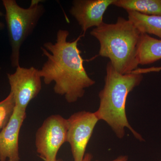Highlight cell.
<instances>
[{
	"label": "cell",
	"instance_id": "12",
	"mask_svg": "<svg viewBox=\"0 0 161 161\" xmlns=\"http://www.w3.org/2000/svg\"><path fill=\"white\" fill-rule=\"evenodd\" d=\"M112 5L127 11L149 15H161V0H115Z\"/></svg>",
	"mask_w": 161,
	"mask_h": 161
},
{
	"label": "cell",
	"instance_id": "13",
	"mask_svg": "<svg viewBox=\"0 0 161 161\" xmlns=\"http://www.w3.org/2000/svg\"><path fill=\"white\" fill-rule=\"evenodd\" d=\"M15 106V103L13 95L10 92L6 98L0 102V132L9 122Z\"/></svg>",
	"mask_w": 161,
	"mask_h": 161
},
{
	"label": "cell",
	"instance_id": "3",
	"mask_svg": "<svg viewBox=\"0 0 161 161\" xmlns=\"http://www.w3.org/2000/svg\"><path fill=\"white\" fill-rule=\"evenodd\" d=\"M100 44L99 56L109 58L121 75L136 70L137 47L142 33L129 20L119 17L115 23H104L91 32Z\"/></svg>",
	"mask_w": 161,
	"mask_h": 161
},
{
	"label": "cell",
	"instance_id": "9",
	"mask_svg": "<svg viewBox=\"0 0 161 161\" xmlns=\"http://www.w3.org/2000/svg\"><path fill=\"white\" fill-rule=\"evenodd\" d=\"M26 117V110L15 106L9 122L0 132V161H19V134Z\"/></svg>",
	"mask_w": 161,
	"mask_h": 161
},
{
	"label": "cell",
	"instance_id": "6",
	"mask_svg": "<svg viewBox=\"0 0 161 161\" xmlns=\"http://www.w3.org/2000/svg\"><path fill=\"white\" fill-rule=\"evenodd\" d=\"M99 121L95 112L80 111L68 119L67 142L69 144L74 161H81L87 144Z\"/></svg>",
	"mask_w": 161,
	"mask_h": 161
},
{
	"label": "cell",
	"instance_id": "5",
	"mask_svg": "<svg viewBox=\"0 0 161 161\" xmlns=\"http://www.w3.org/2000/svg\"><path fill=\"white\" fill-rule=\"evenodd\" d=\"M67 119L60 115H51L43 121L36 134V147L44 161H57L58 151L67 142Z\"/></svg>",
	"mask_w": 161,
	"mask_h": 161
},
{
	"label": "cell",
	"instance_id": "7",
	"mask_svg": "<svg viewBox=\"0 0 161 161\" xmlns=\"http://www.w3.org/2000/svg\"><path fill=\"white\" fill-rule=\"evenodd\" d=\"M15 106L26 110L30 102L36 98L42 89L41 78L39 69L19 66L14 74H7Z\"/></svg>",
	"mask_w": 161,
	"mask_h": 161
},
{
	"label": "cell",
	"instance_id": "1",
	"mask_svg": "<svg viewBox=\"0 0 161 161\" xmlns=\"http://www.w3.org/2000/svg\"><path fill=\"white\" fill-rule=\"evenodd\" d=\"M69 34L66 30H59L54 43L43 44L41 50L47 60L39 72L45 85L54 82L55 93L64 96L68 103H74L83 97L86 89L95 81L88 75L78 47V41L83 36L68 41Z\"/></svg>",
	"mask_w": 161,
	"mask_h": 161
},
{
	"label": "cell",
	"instance_id": "4",
	"mask_svg": "<svg viewBox=\"0 0 161 161\" xmlns=\"http://www.w3.org/2000/svg\"><path fill=\"white\" fill-rule=\"evenodd\" d=\"M39 1H32L29 8H24L15 0H3L6 10V21L11 47V66L19 65L20 49L26 39L32 33L45 8Z\"/></svg>",
	"mask_w": 161,
	"mask_h": 161
},
{
	"label": "cell",
	"instance_id": "2",
	"mask_svg": "<svg viewBox=\"0 0 161 161\" xmlns=\"http://www.w3.org/2000/svg\"><path fill=\"white\" fill-rule=\"evenodd\" d=\"M143 79L140 70L121 75L109 62L107 64L106 75L103 88L99 92V108L95 112L98 120L104 121L117 137L123 138L125 129L130 130L138 140L144 141L141 134L136 131L129 123L126 113V103L128 95Z\"/></svg>",
	"mask_w": 161,
	"mask_h": 161
},
{
	"label": "cell",
	"instance_id": "14",
	"mask_svg": "<svg viewBox=\"0 0 161 161\" xmlns=\"http://www.w3.org/2000/svg\"><path fill=\"white\" fill-rule=\"evenodd\" d=\"M92 158H93V156L92 153H86L83 159L81 161H92ZM57 161H62L60 160H57Z\"/></svg>",
	"mask_w": 161,
	"mask_h": 161
},
{
	"label": "cell",
	"instance_id": "10",
	"mask_svg": "<svg viewBox=\"0 0 161 161\" xmlns=\"http://www.w3.org/2000/svg\"><path fill=\"white\" fill-rule=\"evenodd\" d=\"M137 58L142 65L150 64L161 59V40L142 33L137 47Z\"/></svg>",
	"mask_w": 161,
	"mask_h": 161
},
{
	"label": "cell",
	"instance_id": "8",
	"mask_svg": "<svg viewBox=\"0 0 161 161\" xmlns=\"http://www.w3.org/2000/svg\"><path fill=\"white\" fill-rule=\"evenodd\" d=\"M115 0H75L70 14L75 18L84 36L88 29L103 24V15Z\"/></svg>",
	"mask_w": 161,
	"mask_h": 161
},
{
	"label": "cell",
	"instance_id": "11",
	"mask_svg": "<svg viewBox=\"0 0 161 161\" xmlns=\"http://www.w3.org/2000/svg\"><path fill=\"white\" fill-rule=\"evenodd\" d=\"M130 20L141 33L154 35L161 39V15H149L127 11Z\"/></svg>",
	"mask_w": 161,
	"mask_h": 161
},
{
	"label": "cell",
	"instance_id": "16",
	"mask_svg": "<svg viewBox=\"0 0 161 161\" xmlns=\"http://www.w3.org/2000/svg\"><path fill=\"white\" fill-rule=\"evenodd\" d=\"M3 14L2 13V12L0 11V16H3ZM5 26V24L0 22V30H2L4 29Z\"/></svg>",
	"mask_w": 161,
	"mask_h": 161
},
{
	"label": "cell",
	"instance_id": "15",
	"mask_svg": "<svg viewBox=\"0 0 161 161\" xmlns=\"http://www.w3.org/2000/svg\"><path fill=\"white\" fill-rule=\"evenodd\" d=\"M128 160V157L126 155H121L118 157L117 158L113 160L110 161H127ZM94 161H100L98 160H95Z\"/></svg>",
	"mask_w": 161,
	"mask_h": 161
}]
</instances>
